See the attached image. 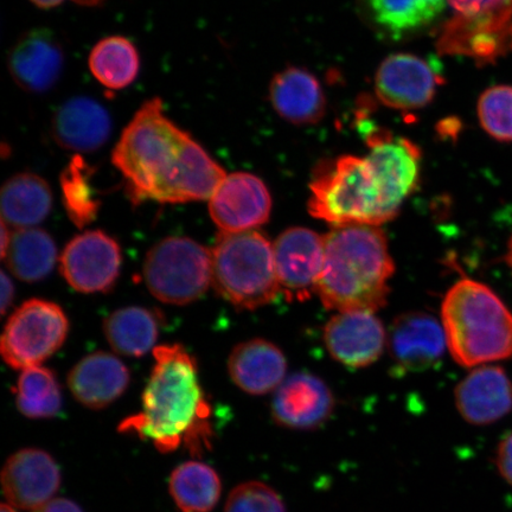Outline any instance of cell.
<instances>
[{"instance_id":"obj_32","label":"cell","mask_w":512,"mask_h":512,"mask_svg":"<svg viewBox=\"0 0 512 512\" xmlns=\"http://www.w3.org/2000/svg\"><path fill=\"white\" fill-rule=\"evenodd\" d=\"M93 169L85 159L75 155L61 175L64 208L75 226L85 228L98 216L100 201L95 197L91 181Z\"/></svg>"},{"instance_id":"obj_20","label":"cell","mask_w":512,"mask_h":512,"mask_svg":"<svg viewBox=\"0 0 512 512\" xmlns=\"http://www.w3.org/2000/svg\"><path fill=\"white\" fill-rule=\"evenodd\" d=\"M454 396L459 414L473 426L495 424L512 411V382L501 367L473 369Z\"/></svg>"},{"instance_id":"obj_10","label":"cell","mask_w":512,"mask_h":512,"mask_svg":"<svg viewBox=\"0 0 512 512\" xmlns=\"http://www.w3.org/2000/svg\"><path fill=\"white\" fill-rule=\"evenodd\" d=\"M121 268L118 242L101 230H88L70 241L61 255V273L75 291H110Z\"/></svg>"},{"instance_id":"obj_14","label":"cell","mask_w":512,"mask_h":512,"mask_svg":"<svg viewBox=\"0 0 512 512\" xmlns=\"http://www.w3.org/2000/svg\"><path fill=\"white\" fill-rule=\"evenodd\" d=\"M440 76L430 63L412 54H395L381 63L375 78L377 98L395 110L413 111L433 100Z\"/></svg>"},{"instance_id":"obj_12","label":"cell","mask_w":512,"mask_h":512,"mask_svg":"<svg viewBox=\"0 0 512 512\" xmlns=\"http://www.w3.org/2000/svg\"><path fill=\"white\" fill-rule=\"evenodd\" d=\"M366 157L381 184L390 210L398 215L407 198L418 188L421 152L411 140L382 130L368 133Z\"/></svg>"},{"instance_id":"obj_18","label":"cell","mask_w":512,"mask_h":512,"mask_svg":"<svg viewBox=\"0 0 512 512\" xmlns=\"http://www.w3.org/2000/svg\"><path fill=\"white\" fill-rule=\"evenodd\" d=\"M2 483L12 507L34 511L51 501L59 490L61 473L50 454L24 448L6 462Z\"/></svg>"},{"instance_id":"obj_38","label":"cell","mask_w":512,"mask_h":512,"mask_svg":"<svg viewBox=\"0 0 512 512\" xmlns=\"http://www.w3.org/2000/svg\"><path fill=\"white\" fill-rule=\"evenodd\" d=\"M15 287L12 280L5 271L2 272V313L6 315L9 307L14 302Z\"/></svg>"},{"instance_id":"obj_4","label":"cell","mask_w":512,"mask_h":512,"mask_svg":"<svg viewBox=\"0 0 512 512\" xmlns=\"http://www.w3.org/2000/svg\"><path fill=\"white\" fill-rule=\"evenodd\" d=\"M447 348L466 368L512 358V312L479 281L462 279L446 293L441 306Z\"/></svg>"},{"instance_id":"obj_33","label":"cell","mask_w":512,"mask_h":512,"mask_svg":"<svg viewBox=\"0 0 512 512\" xmlns=\"http://www.w3.org/2000/svg\"><path fill=\"white\" fill-rule=\"evenodd\" d=\"M478 118L484 131L498 142H512V87L495 86L480 96Z\"/></svg>"},{"instance_id":"obj_25","label":"cell","mask_w":512,"mask_h":512,"mask_svg":"<svg viewBox=\"0 0 512 512\" xmlns=\"http://www.w3.org/2000/svg\"><path fill=\"white\" fill-rule=\"evenodd\" d=\"M53 208V192L46 179L23 172L11 177L2 189V221L10 228H34Z\"/></svg>"},{"instance_id":"obj_31","label":"cell","mask_w":512,"mask_h":512,"mask_svg":"<svg viewBox=\"0 0 512 512\" xmlns=\"http://www.w3.org/2000/svg\"><path fill=\"white\" fill-rule=\"evenodd\" d=\"M19 412L30 419L54 418L62 408L59 382L48 368L22 370L15 389Z\"/></svg>"},{"instance_id":"obj_40","label":"cell","mask_w":512,"mask_h":512,"mask_svg":"<svg viewBox=\"0 0 512 512\" xmlns=\"http://www.w3.org/2000/svg\"><path fill=\"white\" fill-rule=\"evenodd\" d=\"M30 2L36 5L37 8L49 10L54 9L56 8V6L61 5L64 2V0H30Z\"/></svg>"},{"instance_id":"obj_29","label":"cell","mask_w":512,"mask_h":512,"mask_svg":"<svg viewBox=\"0 0 512 512\" xmlns=\"http://www.w3.org/2000/svg\"><path fill=\"white\" fill-rule=\"evenodd\" d=\"M89 69L102 86L120 91L136 81L140 57L134 44L123 36L101 40L89 55Z\"/></svg>"},{"instance_id":"obj_35","label":"cell","mask_w":512,"mask_h":512,"mask_svg":"<svg viewBox=\"0 0 512 512\" xmlns=\"http://www.w3.org/2000/svg\"><path fill=\"white\" fill-rule=\"evenodd\" d=\"M495 463L499 475L512 486V432L498 444Z\"/></svg>"},{"instance_id":"obj_17","label":"cell","mask_w":512,"mask_h":512,"mask_svg":"<svg viewBox=\"0 0 512 512\" xmlns=\"http://www.w3.org/2000/svg\"><path fill=\"white\" fill-rule=\"evenodd\" d=\"M66 55L59 38L48 29L28 32L11 48L8 67L16 85L32 94L54 88L61 79Z\"/></svg>"},{"instance_id":"obj_41","label":"cell","mask_w":512,"mask_h":512,"mask_svg":"<svg viewBox=\"0 0 512 512\" xmlns=\"http://www.w3.org/2000/svg\"><path fill=\"white\" fill-rule=\"evenodd\" d=\"M507 261H508V265L510 266V268L512 270V236H511V239L509 242Z\"/></svg>"},{"instance_id":"obj_6","label":"cell","mask_w":512,"mask_h":512,"mask_svg":"<svg viewBox=\"0 0 512 512\" xmlns=\"http://www.w3.org/2000/svg\"><path fill=\"white\" fill-rule=\"evenodd\" d=\"M211 255L213 286L238 309H259L281 293L273 245L260 230L220 233Z\"/></svg>"},{"instance_id":"obj_30","label":"cell","mask_w":512,"mask_h":512,"mask_svg":"<svg viewBox=\"0 0 512 512\" xmlns=\"http://www.w3.org/2000/svg\"><path fill=\"white\" fill-rule=\"evenodd\" d=\"M221 480L210 466L189 462L172 473L171 496L183 512H209L221 496Z\"/></svg>"},{"instance_id":"obj_37","label":"cell","mask_w":512,"mask_h":512,"mask_svg":"<svg viewBox=\"0 0 512 512\" xmlns=\"http://www.w3.org/2000/svg\"><path fill=\"white\" fill-rule=\"evenodd\" d=\"M32 512H83L78 504L66 498L51 499Z\"/></svg>"},{"instance_id":"obj_5","label":"cell","mask_w":512,"mask_h":512,"mask_svg":"<svg viewBox=\"0 0 512 512\" xmlns=\"http://www.w3.org/2000/svg\"><path fill=\"white\" fill-rule=\"evenodd\" d=\"M310 214L334 227H380L396 217L367 158L343 156L324 163L310 185Z\"/></svg>"},{"instance_id":"obj_3","label":"cell","mask_w":512,"mask_h":512,"mask_svg":"<svg viewBox=\"0 0 512 512\" xmlns=\"http://www.w3.org/2000/svg\"><path fill=\"white\" fill-rule=\"evenodd\" d=\"M324 246L316 294L326 309L375 312L387 304L395 265L380 227H334L324 235Z\"/></svg>"},{"instance_id":"obj_8","label":"cell","mask_w":512,"mask_h":512,"mask_svg":"<svg viewBox=\"0 0 512 512\" xmlns=\"http://www.w3.org/2000/svg\"><path fill=\"white\" fill-rule=\"evenodd\" d=\"M69 322L59 305L31 299L9 318L2 337V356L9 367H40L66 341Z\"/></svg>"},{"instance_id":"obj_39","label":"cell","mask_w":512,"mask_h":512,"mask_svg":"<svg viewBox=\"0 0 512 512\" xmlns=\"http://www.w3.org/2000/svg\"><path fill=\"white\" fill-rule=\"evenodd\" d=\"M11 233L8 224L2 221V258L4 259L11 242Z\"/></svg>"},{"instance_id":"obj_42","label":"cell","mask_w":512,"mask_h":512,"mask_svg":"<svg viewBox=\"0 0 512 512\" xmlns=\"http://www.w3.org/2000/svg\"><path fill=\"white\" fill-rule=\"evenodd\" d=\"M0 512H16L14 508H12V505L8 504H2V510Z\"/></svg>"},{"instance_id":"obj_21","label":"cell","mask_w":512,"mask_h":512,"mask_svg":"<svg viewBox=\"0 0 512 512\" xmlns=\"http://www.w3.org/2000/svg\"><path fill=\"white\" fill-rule=\"evenodd\" d=\"M110 114L98 101L78 96L64 102L54 115L51 132L64 150L94 152L111 136Z\"/></svg>"},{"instance_id":"obj_26","label":"cell","mask_w":512,"mask_h":512,"mask_svg":"<svg viewBox=\"0 0 512 512\" xmlns=\"http://www.w3.org/2000/svg\"><path fill=\"white\" fill-rule=\"evenodd\" d=\"M9 270L25 283H37L54 270L57 249L53 238L41 228L14 230L4 258Z\"/></svg>"},{"instance_id":"obj_28","label":"cell","mask_w":512,"mask_h":512,"mask_svg":"<svg viewBox=\"0 0 512 512\" xmlns=\"http://www.w3.org/2000/svg\"><path fill=\"white\" fill-rule=\"evenodd\" d=\"M159 335V320L145 307L130 306L112 313L105 322V336L118 354L140 357L151 351Z\"/></svg>"},{"instance_id":"obj_23","label":"cell","mask_w":512,"mask_h":512,"mask_svg":"<svg viewBox=\"0 0 512 512\" xmlns=\"http://www.w3.org/2000/svg\"><path fill=\"white\" fill-rule=\"evenodd\" d=\"M228 370L243 392L265 395L275 392L285 381L287 361L277 345L256 338L236 345L229 356Z\"/></svg>"},{"instance_id":"obj_1","label":"cell","mask_w":512,"mask_h":512,"mask_svg":"<svg viewBox=\"0 0 512 512\" xmlns=\"http://www.w3.org/2000/svg\"><path fill=\"white\" fill-rule=\"evenodd\" d=\"M112 163L134 204L210 200L227 177L188 132L166 117L158 98L134 115L114 147Z\"/></svg>"},{"instance_id":"obj_7","label":"cell","mask_w":512,"mask_h":512,"mask_svg":"<svg viewBox=\"0 0 512 512\" xmlns=\"http://www.w3.org/2000/svg\"><path fill=\"white\" fill-rule=\"evenodd\" d=\"M144 279L153 297L170 305H188L213 285L211 249L189 238H166L150 249Z\"/></svg>"},{"instance_id":"obj_24","label":"cell","mask_w":512,"mask_h":512,"mask_svg":"<svg viewBox=\"0 0 512 512\" xmlns=\"http://www.w3.org/2000/svg\"><path fill=\"white\" fill-rule=\"evenodd\" d=\"M270 100L275 112L293 125L316 124L325 114L322 86L306 69L291 67L275 75Z\"/></svg>"},{"instance_id":"obj_34","label":"cell","mask_w":512,"mask_h":512,"mask_svg":"<svg viewBox=\"0 0 512 512\" xmlns=\"http://www.w3.org/2000/svg\"><path fill=\"white\" fill-rule=\"evenodd\" d=\"M224 512H286V507L270 485L248 482L230 492Z\"/></svg>"},{"instance_id":"obj_16","label":"cell","mask_w":512,"mask_h":512,"mask_svg":"<svg viewBox=\"0 0 512 512\" xmlns=\"http://www.w3.org/2000/svg\"><path fill=\"white\" fill-rule=\"evenodd\" d=\"M334 408L335 398L328 384L315 375L297 373L275 390L272 415L281 427L312 431L330 419Z\"/></svg>"},{"instance_id":"obj_9","label":"cell","mask_w":512,"mask_h":512,"mask_svg":"<svg viewBox=\"0 0 512 512\" xmlns=\"http://www.w3.org/2000/svg\"><path fill=\"white\" fill-rule=\"evenodd\" d=\"M441 53L464 55L479 64L495 63L512 53V0L473 15H456L438 40Z\"/></svg>"},{"instance_id":"obj_36","label":"cell","mask_w":512,"mask_h":512,"mask_svg":"<svg viewBox=\"0 0 512 512\" xmlns=\"http://www.w3.org/2000/svg\"><path fill=\"white\" fill-rule=\"evenodd\" d=\"M504 0H448L458 15H473L494 8Z\"/></svg>"},{"instance_id":"obj_27","label":"cell","mask_w":512,"mask_h":512,"mask_svg":"<svg viewBox=\"0 0 512 512\" xmlns=\"http://www.w3.org/2000/svg\"><path fill=\"white\" fill-rule=\"evenodd\" d=\"M448 0H366L377 27L394 37L430 27L443 14Z\"/></svg>"},{"instance_id":"obj_22","label":"cell","mask_w":512,"mask_h":512,"mask_svg":"<svg viewBox=\"0 0 512 512\" xmlns=\"http://www.w3.org/2000/svg\"><path fill=\"white\" fill-rule=\"evenodd\" d=\"M130 381V371L125 364L102 351L83 358L68 376L74 398L91 409L110 406L125 393Z\"/></svg>"},{"instance_id":"obj_2","label":"cell","mask_w":512,"mask_h":512,"mask_svg":"<svg viewBox=\"0 0 512 512\" xmlns=\"http://www.w3.org/2000/svg\"><path fill=\"white\" fill-rule=\"evenodd\" d=\"M153 356L142 412L121 422L119 431L151 440L160 452L184 444L192 454L202 453L210 446L213 427L195 358L179 344L160 345Z\"/></svg>"},{"instance_id":"obj_15","label":"cell","mask_w":512,"mask_h":512,"mask_svg":"<svg viewBox=\"0 0 512 512\" xmlns=\"http://www.w3.org/2000/svg\"><path fill=\"white\" fill-rule=\"evenodd\" d=\"M330 355L351 368L368 367L382 356L387 334L375 312L344 311L331 317L324 328Z\"/></svg>"},{"instance_id":"obj_19","label":"cell","mask_w":512,"mask_h":512,"mask_svg":"<svg viewBox=\"0 0 512 512\" xmlns=\"http://www.w3.org/2000/svg\"><path fill=\"white\" fill-rule=\"evenodd\" d=\"M388 347L400 370L408 373L430 369L441 360L447 347L443 323L430 313H403L390 328Z\"/></svg>"},{"instance_id":"obj_11","label":"cell","mask_w":512,"mask_h":512,"mask_svg":"<svg viewBox=\"0 0 512 512\" xmlns=\"http://www.w3.org/2000/svg\"><path fill=\"white\" fill-rule=\"evenodd\" d=\"M273 252L281 292L298 302L311 298L323 271L324 235L293 227L278 236Z\"/></svg>"},{"instance_id":"obj_13","label":"cell","mask_w":512,"mask_h":512,"mask_svg":"<svg viewBox=\"0 0 512 512\" xmlns=\"http://www.w3.org/2000/svg\"><path fill=\"white\" fill-rule=\"evenodd\" d=\"M272 197L259 177L247 172L227 175L209 202V213L221 233L254 230L270 219Z\"/></svg>"}]
</instances>
